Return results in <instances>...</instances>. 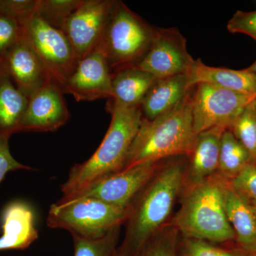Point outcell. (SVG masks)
<instances>
[{"mask_svg":"<svg viewBox=\"0 0 256 256\" xmlns=\"http://www.w3.org/2000/svg\"><path fill=\"white\" fill-rule=\"evenodd\" d=\"M176 156L159 170L128 210L126 235L117 248L119 256H136L164 226L184 184L186 164Z\"/></svg>","mask_w":256,"mask_h":256,"instance_id":"6da1fadb","label":"cell"},{"mask_svg":"<svg viewBox=\"0 0 256 256\" xmlns=\"http://www.w3.org/2000/svg\"><path fill=\"white\" fill-rule=\"evenodd\" d=\"M111 122L105 137L86 161L72 166L62 185L64 203L76 197L104 178L124 170L128 153L138 132L142 116L140 108L122 107L108 101Z\"/></svg>","mask_w":256,"mask_h":256,"instance_id":"7a4b0ae2","label":"cell"},{"mask_svg":"<svg viewBox=\"0 0 256 256\" xmlns=\"http://www.w3.org/2000/svg\"><path fill=\"white\" fill-rule=\"evenodd\" d=\"M194 88L168 114L153 120L142 118L124 170L150 162H159L166 158L190 156L197 136L192 120Z\"/></svg>","mask_w":256,"mask_h":256,"instance_id":"3957f363","label":"cell"},{"mask_svg":"<svg viewBox=\"0 0 256 256\" xmlns=\"http://www.w3.org/2000/svg\"><path fill=\"white\" fill-rule=\"evenodd\" d=\"M225 180L216 174L203 182L185 188L181 207L172 224L184 238L212 244L236 238L224 206Z\"/></svg>","mask_w":256,"mask_h":256,"instance_id":"277c9868","label":"cell"},{"mask_svg":"<svg viewBox=\"0 0 256 256\" xmlns=\"http://www.w3.org/2000/svg\"><path fill=\"white\" fill-rule=\"evenodd\" d=\"M154 30L122 1L114 0L98 44L111 72L137 65L149 48Z\"/></svg>","mask_w":256,"mask_h":256,"instance_id":"5b68a950","label":"cell"},{"mask_svg":"<svg viewBox=\"0 0 256 256\" xmlns=\"http://www.w3.org/2000/svg\"><path fill=\"white\" fill-rule=\"evenodd\" d=\"M127 216V210L96 198L84 197L53 204L48 210L46 224L50 228L68 230L72 236L94 240L120 227Z\"/></svg>","mask_w":256,"mask_h":256,"instance_id":"8992f818","label":"cell"},{"mask_svg":"<svg viewBox=\"0 0 256 256\" xmlns=\"http://www.w3.org/2000/svg\"><path fill=\"white\" fill-rule=\"evenodd\" d=\"M24 35L38 55L50 82L64 92L66 84L78 62L68 38L36 14L24 24Z\"/></svg>","mask_w":256,"mask_h":256,"instance_id":"52a82bcc","label":"cell"},{"mask_svg":"<svg viewBox=\"0 0 256 256\" xmlns=\"http://www.w3.org/2000/svg\"><path fill=\"white\" fill-rule=\"evenodd\" d=\"M256 96H248L212 85L197 84L192 96V120L196 134L213 129L230 128Z\"/></svg>","mask_w":256,"mask_h":256,"instance_id":"ba28073f","label":"cell"},{"mask_svg":"<svg viewBox=\"0 0 256 256\" xmlns=\"http://www.w3.org/2000/svg\"><path fill=\"white\" fill-rule=\"evenodd\" d=\"M194 63L186 48V40L178 28H156L149 48L134 66L162 78L188 74Z\"/></svg>","mask_w":256,"mask_h":256,"instance_id":"9c48e42d","label":"cell"},{"mask_svg":"<svg viewBox=\"0 0 256 256\" xmlns=\"http://www.w3.org/2000/svg\"><path fill=\"white\" fill-rule=\"evenodd\" d=\"M160 165L161 162H150L121 170L92 185L75 198L90 197L128 210Z\"/></svg>","mask_w":256,"mask_h":256,"instance_id":"30bf717a","label":"cell"},{"mask_svg":"<svg viewBox=\"0 0 256 256\" xmlns=\"http://www.w3.org/2000/svg\"><path fill=\"white\" fill-rule=\"evenodd\" d=\"M114 0H82L62 31L82 60L100 42Z\"/></svg>","mask_w":256,"mask_h":256,"instance_id":"8fae6325","label":"cell"},{"mask_svg":"<svg viewBox=\"0 0 256 256\" xmlns=\"http://www.w3.org/2000/svg\"><path fill=\"white\" fill-rule=\"evenodd\" d=\"M66 94L78 102L112 98V72L98 44L78 60L66 84Z\"/></svg>","mask_w":256,"mask_h":256,"instance_id":"7c38bea8","label":"cell"},{"mask_svg":"<svg viewBox=\"0 0 256 256\" xmlns=\"http://www.w3.org/2000/svg\"><path fill=\"white\" fill-rule=\"evenodd\" d=\"M64 92L53 82L28 98L20 132H54L70 119Z\"/></svg>","mask_w":256,"mask_h":256,"instance_id":"4fadbf2b","label":"cell"},{"mask_svg":"<svg viewBox=\"0 0 256 256\" xmlns=\"http://www.w3.org/2000/svg\"><path fill=\"white\" fill-rule=\"evenodd\" d=\"M0 69L8 74L18 90L28 98L52 82L46 69L24 33L22 38L6 56Z\"/></svg>","mask_w":256,"mask_h":256,"instance_id":"5bb4252c","label":"cell"},{"mask_svg":"<svg viewBox=\"0 0 256 256\" xmlns=\"http://www.w3.org/2000/svg\"><path fill=\"white\" fill-rule=\"evenodd\" d=\"M0 252L24 250L38 238L35 226V215L32 207L15 201L4 207L1 216Z\"/></svg>","mask_w":256,"mask_h":256,"instance_id":"9a60e30c","label":"cell"},{"mask_svg":"<svg viewBox=\"0 0 256 256\" xmlns=\"http://www.w3.org/2000/svg\"><path fill=\"white\" fill-rule=\"evenodd\" d=\"M225 130L213 128L197 134L186 164L184 186H193L217 174L220 164V139Z\"/></svg>","mask_w":256,"mask_h":256,"instance_id":"2e32d148","label":"cell"},{"mask_svg":"<svg viewBox=\"0 0 256 256\" xmlns=\"http://www.w3.org/2000/svg\"><path fill=\"white\" fill-rule=\"evenodd\" d=\"M223 192L226 213L239 250L245 256H256V218L252 207L234 191L228 180L224 182Z\"/></svg>","mask_w":256,"mask_h":256,"instance_id":"e0dca14e","label":"cell"},{"mask_svg":"<svg viewBox=\"0 0 256 256\" xmlns=\"http://www.w3.org/2000/svg\"><path fill=\"white\" fill-rule=\"evenodd\" d=\"M192 88L188 74L156 78L140 106L142 118L153 120L168 114L182 100Z\"/></svg>","mask_w":256,"mask_h":256,"instance_id":"ac0fdd59","label":"cell"},{"mask_svg":"<svg viewBox=\"0 0 256 256\" xmlns=\"http://www.w3.org/2000/svg\"><path fill=\"white\" fill-rule=\"evenodd\" d=\"M188 76L191 87L204 82L244 95L256 96V76L247 69L210 66L197 60Z\"/></svg>","mask_w":256,"mask_h":256,"instance_id":"d6986e66","label":"cell"},{"mask_svg":"<svg viewBox=\"0 0 256 256\" xmlns=\"http://www.w3.org/2000/svg\"><path fill=\"white\" fill-rule=\"evenodd\" d=\"M156 80L134 66L116 69L112 72V96L108 100L122 107L140 108Z\"/></svg>","mask_w":256,"mask_h":256,"instance_id":"ffe728a7","label":"cell"},{"mask_svg":"<svg viewBox=\"0 0 256 256\" xmlns=\"http://www.w3.org/2000/svg\"><path fill=\"white\" fill-rule=\"evenodd\" d=\"M28 98L18 90L4 70L0 69V134L20 132Z\"/></svg>","mask_w":256,"mask_h":256,"instance_id":"44dd1931","label":"cell"},{"mask_svg":"<svg viewBox=\"0 0 256 256\" xmlns=\"http://www.w3.org/2000/svg\"><path fill=\"white\" fill-rule=\"evenodd\" d=\"M249 163L252 162L246 150L230 130H225L220 139V164L217 174L230 181Z\"/></svg>","mask_w":256,"mask_h":256,"instance_id":"7402d4cb","label":"cell"},{"mask_svg":"<svg viewBox=\"0 0 256 256\" xmlns=\"http://www.w3.org/2000/svg\"><path fill=\"white\" fill-rule=\"evenodd\" d=\"M256 164V112L252 102L246 107L228 128Z\"/></svg>","mask_w":256,"mask_h":256,"instance_id":"603a6c76","label":"cell"},{"mask_svg":"<svg viewBox=\"0 0 256 256\" xmlns=\"http://www.w3.org/2000/svg\"><path fill=\"white\" fill-rule=\"evenodd\" d=\"M82 0H37L36 14L45 22L62 30L70 14Z\"/></svg>","mask_w":256,"mask_h":256,"instance_id":"cb8c5ba5","label":"cell"},{"mask_svg":"<svg viewBox=\"0 0 256 256\" xmlns=\"http://www.w3.org/2000/svg\"><path fill=\"white\" fill-rule=\"evenodd\" d=\"M120 228L112 229L102 238L94 240L72 236L74 256H114L118 244Z\"/></svg>","mask_w":256,"mask_h":256,"instance_id":"d4e9b609","label":"cell"},{"mask_svg":"<svg viewBox=\"0 0 256 256\" xmlns=\"http://www.w3.org/2000/svg\"><path fill=\"white\" fill-rule=\"evenodd\" d=\"M178 234L172 224L164 226L136 256H178Z\"/></svg>","mask_w":256,"mask_h":256,"instance_id":"484cf974","label":"cell"},{"mask_svg":"<svg viewBox=\"0 0 256 256\" xmlns=\"http://www.w3.org/2000/svg\"><path fill=\"white\" fill-rule=\"evenodd\" d=\"M24 33L22 23L0 10V65Z\"/></svg>","mask_w":256,"mask_h":256,"instance_id":"4316f807","label":"cell"},{"mask_svg":"<svg viewBox=\"0 0 256 256\" xmlns=\"http://www.w3.org/2000/svg\"><path fill=\"white\" fill-rule=\"evenodd\" d=\"M178 256H245L240 250H230L216 246L214 244L184 238L178 244Z\"/></svg>","mask_w":256,"mask_h":256,"instance_id":"83f0119b","label":"cell"},{"mask_svg":"<svg viewBox=\"0 0 256 256\" xmlns=\"http://www.w3.org/2000/svg\"><path fill=\"white\" fill-rule=\"evenodd\" d=\"M229 184L232 188L250 204L256 201V164L249 163Z\"/></svg>","mask_w":256,"mask_h":256,"instance_id":"f1b7e54d","label":"cell"},{"mask_svg":"<svg viewBox=\"0 0 256 256\" xmlns=\"http://www.w3.org/2000/svg\"><path fill=\"white\" fill-rule=\"evenodd\" d=\"M37 0H0V10L23 24L36 13Z\"/></svg>","mask_w":256,"mask_h":256,"instance_id":"f546056e","label":"cell"},{"mask_svg":"<svg viewBox=\"0 0 256 256\" xmlns=\"http://www.w3.org/2000/svg\"><path fill=\"white\" fill-rule=\"evenodd\" d=\"M227 30L233 34H244L256 41V11L237 10L227 24Z\"/></svg>","mask_w":256,"mask_h":256,"instance_id":"4dcf8cb0","label":"cell"},{"mask_svg":"<svg viewBox=\"0 0 256 256\" xmlns=\"http://www.w3.org/2000/svg\"><path fill=\"white\" fill-rule=\"evenodd\" d=\"M10 138V136L0 134V183L10 172L32 170L30 166L18 162L12 156L9 146Z\"/></svg>","mask_w":256,"mask_h":256,"instance_id":"1f68e13d","label":"cell"},{"mask_svg":"<svg viewBox=\"0 0 256 256\" xmlns=\"http://www.w3.org/2000/svg\"><path fill=\"white\" fill-rule=\"evenodd\" d=\"M246 69L248 72H252V74L256 76V60L250 67H248V68Z\"/></svg>","mask_w":256,"mask_h":256,"instance_id":"d6a6232c","label":"cell"},{"mask_svg":"<svg viewBox=\"0 0 256 256\" xmlns=\"http://www.w3.org/2000/svg\"><path fill=\"white\" fill-rule=\"evenodd\" d=\"M249 204H250V207H252V212H254L256 218V201L252 202V203Z\"/></svg>","mask_w":256,"mask_h":256,"instance_id":"836d02e7","label":"cell"},{"mask_svg":"<svg viewBox=\"0 0 256 256\" xmlns=\"http://www.w3.org/2000/svg\"><path fill=\"white\" fill-rule=\"evenodd\" d=\"M252 107H254V110H255L256 112V96L255 97V98H254V100H252Z\"/></svg>","mask_w":256,"mask_h":256,"instance_id":"e575fe53","label":"cell"},{"mask_svg":"<svg viewBox=\"0 0 256 256\" xmlns=\"http://www.w3.org/2000/svg\"><path fill=\"white\" fill-rule=\"evenodd\" d=\"M116 252H117V250H116ZM114 256H119L118 255L117 252H116V254H114Z\"/></svg>","mask_w":256,"mask_h":256,"instance_id":"d590c367","label":"cell"}]
</instances>
